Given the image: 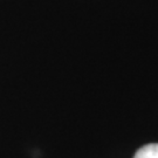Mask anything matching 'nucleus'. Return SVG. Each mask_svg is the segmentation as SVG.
<instances>
[{"label": "nucleus", "instance_id": "nucleus-1", "mask_svg": "<svg viewBox=\"0 0 158 158\" xmlns=\"http://www.w3.org/2000/svg\"><path fill=\"white\" fill-rule=\"evenodd\" d=\"M134 158H158V143L142 147Z\"/></svg>", "mask_w": 158, "mask_h": 158}]
</instances>
